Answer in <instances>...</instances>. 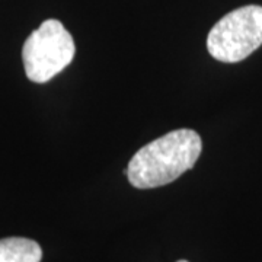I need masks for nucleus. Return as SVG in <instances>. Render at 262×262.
<instances>
[{
  "label": "nucleus",
  "instance_id": "f257e3e1",
  "mask_svg": "<svg viewBox=\"0 0 262 262\" xmlns=\"http://www.w3.org/2000/svg\"><path fill=\"white\" fill-rule=\"evenodd\" d=\"M200 134L189 128L173 130L141 147L127 166L130 184L139 189L168 185L192 168L201 155Z\"/></svg>",
  "mask_w": 262,
  "mask_h": 262
},
{
  "label": "nucleus",
  "instance_id": "f03ea898",
  "mask_svg": "<svg viewBox=\"0 0 262 262\" xmlns=\"http://www.w3.org/2000/svg\"><path fill=\"white\" fill-rule=\"evenodd\" d=\"M76 47L72 34L57 19L44 20L25 41L22 60L31 82L46 83L72 63Z\"/></svg>",
  "mask_w": 262,
  "mask_h": 262
},
{
  "label": "nucleus",
  "instance_id": "7ed1b4c3",
  "mask_svg": "<svg viewBox=\"0 0 262 262\" xmlns=\"http://www.w3.org/2000/svg\"><path fill=\"white\" fill-rule=\"evenodd\" d=\"M262 46V6L248 5L225 15L207 38L210 56L223 63H239Z\"/></svg>",
  "mask_w": 262,
  "mask_h": 262
},
{
  "label": "nucleus",
  "instance_id": "20e7f679",
  "mask_svg": "<svg viewBox=\"0 0 262 262\" xmlns=\"http://www.w3.org/2000/svg\"><path fill=\"white\" fill-rule=\"evenodd\" d=\"M41 246L27 237L0 239V262H39Z\"/></svg>",
  "mask_w": 262,
  "mask_h": 262
},
{
  "label": "nucleus",
  "instance_id": "39448f33",
  "mask_svg": "<svg viewBox=\"0 0 262 262\" xmlns=\"http://www.w3.org/2000/svg\"><path fill=\"white\" fill-rule=\"evenodd\" d=\"M178 262H188V261H184V259H181V261H178Z\"/></svg>",
  "mask_w": 262,
  "mask_h": 262
}]
</instances>
